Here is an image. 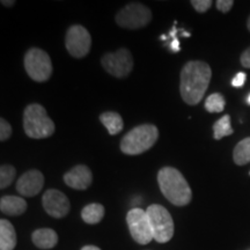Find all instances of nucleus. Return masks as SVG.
I'll use <instances>...</instances> for the list:
<instances>
[{
  "label": "nucleus",
  "mask_w": 250,
  "mask_h": 250,
  "mask_svg": "<svg viewBox=\"0 0 250 250\" xmlns=\"http://www.w3.org/2000/svg\"><path fill=\"white\" fill-rule=\"evenodd\" d=\"M43 208L50 217L61 219L70 212L71 204L65 193L56 189L46 190L42 198Z\"/></svg>",
  "instance_id": "9b49d317"
},
{
  "label": "nucleus",
  "mask_w": 250,
  "mask_h": 250,
  "mask_svg": "<svg viewBox=\"0 0 250 250\" xmlns=\"http://www.w3.org/2000/svg\"><path fill=\"white\" fill-rule=\"evenodd\" d=\"M31 241L40 249H52L58 243V235L51 228H40L31 234Z\"/></svg>",
  "instance_id": "2eb2a0df"
},
{
  "label": "nucleus",
  "mask_w": 250,
  "mask_h": 250,
  "mask_svg": "<svg viewBox=\"0 0 250 250\" xmlns=\"http://www.w3.org/2000/svg\"><path fill=\"white\" fill-rule=\"evenodd\" d=\"M44 186V176L40 170L31 169L24 173L17 182V190L21 196L33 197L40 193Z\"/></svg>",
  "instance_id": "f8f14e48"
},
{
  "label": "nucleus",
  "mask_w": 250,
  "mask_h": 250,
  "mask_svg": "<svg viewBox=\"0 0 250 250\" xmlns=\"http://www.w3.org/2000/svg\"><path fill=\"white\" fill-rule=\"evenodd\" d=\"M116 23L126 29H139L146 27L152 20V12L140 2H130L116 14Z\"/></svg>",
  "instance_id": "0eeeda50"
},
{
  "label": "nucleus",
  "mask_w": 250,
  "mask_h": 250,
  "mask_svg": "<svg viewBox=\"0 0 250 250\" xmlns=\"http://www.w3.org/2000/svg\"><path fill=\"white\" fill-rule=\"evenodd\" d=\"M1 4L4 6H12V5L15 4V1H13V0H11V1H5V0H2Z\"/></svg>",
  "instance_id": "c756f323"
},
{
  "label": "nucleus",
  "mask_w": 250,
  "mask_h": 250,
  "mask_svg": "<svg viewBox=\"0 0 250 250\" xmlns=\"http://www.w3.org/2000/svg\"><path fill=\"white\" fill-rule=\"evenodd\" d=\"M17 247V233L14 226L6 219L0 220V250H14Z\"/></svg>",
  "instance_id": "dca6fc26"
},
{
  "label": "nucleus",
  "mask_w": 250,
  "mask_h": 250,
  "mask_svg": "<svg viewBox=\"0 0 250 250\" xmlns=\"http://www.w3.org/2000/svg\"><path fill=\"white\" fill-rule=\"evenodd\" d=\"M158 138L159 130L155 125H138L123 137L121 142V149L124 154L139 155L153 147Z\"/></svg>",
  "instance_id": "7ed1b4c3"
},
{
  "label": "nucleus",
  "mask_w": 250,
  "mask_h": 250,
  "mask_svg": "<svg viewBox=\"0 0 250 250\" xmlns=\"http://www.w3.org/2000/svg\"><path fill=\"white\" fill-rule=\"evenodd\" d=\"M100 121L104 125V127L108 130L109 134H111V136L118 134L124 127L123 118L121 117L120 114L114 111L103 112V114L100 115Z\"/></svg>",
  "instance_id": "f3484780"
},
{
  "label": "nucleus",
  "mask_w": 250,
  "mask_h": 250,
  "mask_svg": "<svg viewBox=\"0 0 250 250\" xmlns=\"http://www.w3.org/2000/svg\"><path fill=\"white\" fill-rule=\"evenodd\" d=\"M158 183L166 198L176 206H186L191 202L192 191L180 170L164 167L158 174Z\"/></svg>",
  "instance_id": "f03ea898"
},
{
  "label": "nucleus",
  "mask_w": 250,
  "mask_h": 250,
  "mask_svg": "<svg viewBox=\"0 0 250 250\" xmlns=\"http://www.w3.org/2000/svg\"><path fill=\"white\" fill-rule=\"evenodd\" d=\"M12 136V126L5 118H0V140L5 142Z\"/></svg>",
  "instance_id": "5701e85b"
},
{
  "label": "nucleus",
  "mask_w": 250,
  "mask_h": 250,
  "mask_svg": "<svg viewBox=\"0 0 250 250\" xmlns=\"http://www.w3.org/2000/svg\"><path fill=\"white\" fill-rule=\"evenodd\" d=\"M64 182L74 190H86L93 182L92 170L85 165H78L64 175Z\"/></svg>",
  "instance_id": "ddd939ff"
},
{
  "label": "nucleus",
  "mask_w": 250,
  "mask_h": 250,
  "mask_svg": "<svg viewBox=\"0 0 250 250\" xmlns=\"http://www.w3.org/2000/svg\"><path fill=\"white\" fill-rule=\"evenodd\" d=\"M24 68L30 79L44 83L52 74V62L44 50L31 48L24 56Z\"/></svg>",
  "instance_id": "423d86ee"
},
{
  "label": "nucleus",
  "mask_w": 250,
  "mask_h": 250,
  "mask_svg": "<svg viewBox=\"0 0 250 250\" xmlns=\"http://www.w3.org/2000/svg\"><path fill=\"white\" fill-rule=\"evenodd\" d=\"M247 102H248V104L250 105V94H249V96H248V99H247Z\"/></svg>",
  "instance_id": "2f4dec72"
},
{
  "label": "nucleus",
  "mask_w": 250,
  "mask_h": 250,
  "mask_svg": "<svg viewBox=\"0 0 250 250\" xmlns=\"http://www.w3.org/2000/svg\"><path fill=\"white\" fill-rule=\"evenodd\" d=\"M233 160L237 166H245L250 162V137L242 139L234 147Z\"/></svg>",
  "instance_id": "6ab92c4d"
},
{
  "label": "nucleus",
  "mask_w": 250,
  "mask_h": 250,
  "mask_svg": "<svg viewBox=\"0 0 250 250\" xmlns=\"http://www.w3.org/2000/svg\"><path fill=\"white\" fill-rule=\"evenodd\" d=\"M191 5L198 13H205L211 8L212 1L211 0H192Z\"/></svg>",
  "instance_id": "b1692460"
},
{
  "label": "nucleus",
  "mask_w": 250,
  "mask_h": 250,
  "mask_svg": "<svg viewBox=\"0 0 250 250\" xmlns=\"http://www.w3.org/2000/svg\"><path fill=\"white\" fill-rule=\"evenodd\" d=\"M104 217V208L99 203H92L86 205L81 211V218L86 224L95 225L99 224Z\"/></svg>",
  "instance_id": "a211bd4d"
},
{
  "label": "nucleus",
  "mask_w": 250,
  "mask_h": 250,
  "mask_svg": "<svg viewBox=\"0 0 250 250\" xmlns=\"http://www.w3.org/2000/svg\"><path fill=\"white\" fill-rule=\"evenodd\" d=\"M247 27H248V29L250 31V15H249V18H248V21H247Z\"/></svg>",
  "instance_id": "7c9ffc66"
},
{
  "label": "nucleus",
  "mask_w": 250,
  "mask_h": 250,
  "mask_svg": "<svg viewBox=\"0 0 250 250\" xmlns=\"http://www.w3.org/2000/svg\"><path fill=\"white\" fill-rule=\"evenodd\" d=\"M215 6H217L218 11L223 12V13H227V12H229L232 9L234 6V1L233 0H218L215 2Z\"/></svg>",
  "instance_id": "393cba45"
},
{
  "label": "nucleus",
  "mask_w": 250,
  "mask_h": 250,
  "mask_svg": "<svg viewBox=\"0 0 250 250\" xmlns=\"http://www.w3.org/2000/svg\"><path fill=\"white\" fill-rule=\"evenodd\" d=\"M246 80H247V74L245 73V72H239V73H237L236 76L233 78L232 86L236 87V88H240V87H242L243 85H245Z\"/></svg>",
  "instance_id": "a878e982"
},
{
  "label": "nucleus",
  "mask_w": 250,
  "mask_h": 250,
  "mask_svg": "<svg viewBox=\"0 0 250 250\" xmlns=\"http://www.w3.org/2000/svg\"><path fill=\"white\" fill-rule=\"evenodd\" d=\"M0 210L7 215L18 217L27 211V202L18 196H4L0 201Z\"/></svg>",
  "instance_id": "4468645a"
},
{
  "label": "nucleus",
  "mask_w": 250,
  "mask_h": 250,
  "mask_svg": "<svg viewBox=\"0 0 250 250\" xmlns=\"http://www.w3.org/2000/svg\"><path fill=\"white\" fill-rule=\"evenodd\" d=\"M15 174V168L11 165H2L0 168V188L5 189V188L9 187L13 182Z\"/></svg>",
  "instance_id": "4be33fe9"
},
{
  "label": "nucleus",
  "mask_w": 250,
  "mask_h": 250,
  "mask_svg": "<svg viewBox=\"0 0 250 250\" xmlns=\"http://www.w3.org/2000/svg\"><path fill=\"white\" fill-rule=\"evenodd\" d=\"M103 68L109 74L118 79H123L131 73L133 68V57L127 49L122 48L117 51L108 52L101 58Z\"/></svg>",
  "instance_id": "6e6552de"
},
{
  "label": "nucleus",
  "mask_w": 250,
  "mask_h": 250,
  "mask_svg": "<svg viewBox=\"0 0 250 250\" xmlns=\"http://www.w3.org/2000/svg\"><path fill=\"white\" fill-rule=\"evenodd\" d=\"M151 223L153 239L159 243L170 241L174 235V221L167 208L159 204L148 206L146 210Z\"/></svg>",
  "instance_id": "39448f33"
},
{
  "label": "nucleus",
  "mask_w": 250,
  "mask_h": 250,
  "mask_svg": "<svg viewBox=\"0 0 250 250\" xmlns=\"http://www.w3.org/2000/svg\"><path fill=\"white\" fill-rule=\"evenodd\" d=\"M213 137L215 140H220L224 137L230 136V134L234 133V130L230 125V116L229 115H225L215 122L213 125Z\"/></svg>",
  "instance_id": "aec40b11"
},
{
  "label": "nucleus",
  "mask_w": 250,
  "mask_h": 250,
  "mask_svg": "<svg viewBox=\"0 0 250 250\" xmlns=\"http://www.w3.org/2000/svg\"><path fill=\"white\" fill-rule=\"evenodd\" d=\"M240 62H241L243 67L250 68V46L242 52L241 57H240Z\"/></svg>",
  "instance_id": "bb28decb"
},
{
  "label": "nucleus",
  "mask_w": 250,
  "mask_h": 250,
  "mask_svg": "<svg viewBox=\"0 0 250 250\" xmlns=\"http://www.w3.org/2000/svg\"><path fill=\"white\" fill-rule=\"evenodd\" d=\"M226 101L223 94L213 93L206 99L205 101V109L208 112H221L225 109Z\"/></svg>",
  "instance_id": "412c9836"
},
{
  "label": "nucleus",
  "mask_w": 250,
  "mask_h": 250,
  "mask_svg": "<svg viewBox=\"0 0 250 250\" xmlns=\"http://www.w3.org/2000/svg\"><path fill=\"white\" fill-rule=\"evenodd\" d=\"M65 45L72 57L83 58L90 51L92 37L85 27L74 24L68 28L66 39H65Z\"/></svg>",
  "instance_id": "9d476101"
},
{
  "label": "nucleus",
  "mask_w": 250,
  "mask_h": 250,
  "mask_svg": "<svg viewBox=\"0 0 250 250\" xmlns=\"http://www.w3.org/2000/svg\"><path fill=\"white\" fill-rule=\"evenodd\" d=\"M23 129L29 138L43 139L54 134L55 123L48 116L44 107L33 103L27 105L23 111Z\"/></svg>",
  "instance_id": "20e7f679"
},
{
  "label": "nucleus",
  "mask_w": 250,
  "mask_h": 250,
  "mask_svg": "<svg viewBox=\"0 0 250 250\" xmlns=\"http://www.w3.org/2000/svg\"><path fill=\"white\" fill-rule=\"evenodd\" d=\"M212 71L208 62L191 61L181 71L180 93L183 101L189 105H196L204 98L210 85Z\"/></svg>",
  "instance_id": "f257e3e1"
},
{
  "label": "nucleus",
  "mask_w": 250,
  "mask_h": 250,
  "mask_svg": "<svg viewBox=\"0 0 250 250\" xmlns=\"http://www.w3.org/2000/svg\"><path fill=\"white\" fill-rule=\"evenodd\" d=\"M126 223L132 239L139 245H147L152 241L153 232L147 212L142 208H132L127 212Z\"/></svg>",
  "instance_id": "1a4fd4ad"
},
{
  "label": "nucleus",
  "mask_w": 250,
  "mask_h": 250,
  "mask_svg": "<svg viewBox=\"0 0 250 250\" xmlns=\"http://www.w3.org/2000/svg\"><path fill=\"white\" fill-rule=\"evenodd\" d=\"M81 250H101V249H100L99 247H96V246H90V245H88V246L83 247V248H81Z\"/></svg>",
  "instance_id": "c85d7f7f"
},
{
  "label": "nucleus",
  "mask_w": 250,
  "mask_h": 250,
  "mask_svg": "<svg viewBox=\"0 0 250 250\" xmlns=\"http://www.w3.org/2000/svg\"><path fill=\"white\" fill-rule=\"evenodd\" d=\"M170 48L174 52H179L180 51V42L177 41V39L173 40V42H171V44H170Z\"/></svg>",
  "instance_id": "cd10ccee"
}]
</instances>
